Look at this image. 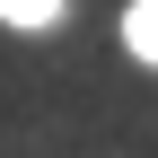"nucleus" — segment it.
I'll use <instances>...</instances> for the list:
<instances>
[{"label":"nucleus","mask_w":158,"mask_h":158,"mask_svg":"<svg viewBox=\"0 0 158 158\" xmlns=\"http://www.w3.org/2000/svg\"><path fill=\"white\" fill-rule=\"evenodd\" d=\"M123 44L141 53V62H158V0H132L123 9Z\"/></svg>","instance_id":"obj_1"},{"label":"nucleus","mask_w":158,"mask_h":158,"mask_svg":"<svg viewBox=\"0 0 158 158\" xmlns=\"http://www.w3.org/2000/svg\"><path fill=\"white\" fill-rule=\"evenodd\" d=\"M0 18H9V27H53L62 0H0Z\"/></svg>","instance_id":"obj_2"}]
</instances>
